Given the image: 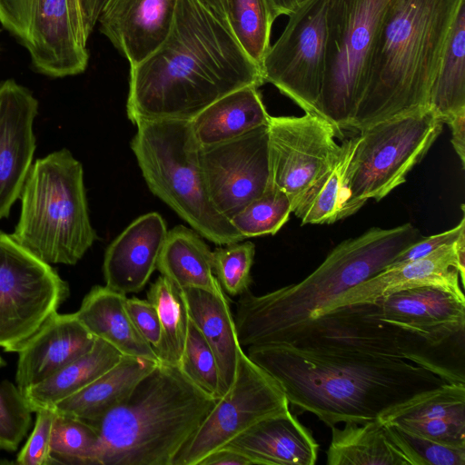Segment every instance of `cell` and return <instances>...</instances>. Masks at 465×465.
Instances as JSON below:
<instances>
[{"instance_id": "obj_1", "label": "cell", "mask_w": 465, "mask_h": 465, "mask_svg": "<svg viewBox=\"0 0 465 465\" xmlns=\"http://www.w3.org/2000/svg\"><path fill=\"white\" fill-rule=\"evenodd\" d=\"M228 23L200 0H178L171 31L145 60L130 67L126 113L141 121H191L245 86L263 84Z\"/></svg>"}, {"instance_id": "obj_2", "label": "cell", "mask_w": 465, "mask_h": 465, "mask_svg": "<svg viewBox=\"0 0 465 465\" xmlns=\"http://www.w3.org/2000/svg\"><path fill=\"white\" fill-rule=\"evenodd\" d=\"M246 354L278 382L289 403L330 427L371 421L446 383L405 360L358 351L272 343L249 346Z\"/></svg>"}, {"instance_id": "obj_3", "label": "cell", "mask_w": 465, "mask_h": 465, "mask_svg": "<svg viewBox=\"0 0 465 465\" xmlns=\"http://www.w3.org/2000/svg\"><path fill=\"white\" fill-rule=\"evenodd\" d=\"M465 0H391L350 128L429 107L449 34Z\"/></svg>"}, {"instance_id": "obj_4", "label": "cell", "mask_w": 465, "mask_h": 465, "mask_svg": "<svg viewBox=\"0 0 465 465\" xmlns=\"http://www.w3.org/2000/svg\"><path fill=\"white\" fill-rule=\"evenodd\" d=\"M422 235L411 223L371 228L338 244L302 281L262 295H240L234 319L242 347L267 344L281 331L325 309L345 291L389 266Z\"/></svg>"}, {"instance_id": "obj_5", "label": "cell", "mask_w": 465, "mask_h": 465, "mask_svg": "<svg viewBox=\"0 0 465 465\" xmlns=\"http://www.w3.org/2000/svg\"><path fill=\"white\" fill-rule=\"evenodd\" d=\"M217 400L178 366L158 362L117 406L90 423L95 465H173Z\"/></svg>"}, {"instance_id": "obj_6", "label": "cell", "mask_w": 465, "mask_h": 465, "mask_svg": "<svg viewBox=\"0 0 465 465\" xmlns=\"http://www.w3.org/2000/svg\"><path fill=\"white\" fill-rule=\"evenodd\" d=\"M272 343L405 360L430 370L446 382L465 383V333L431 332L381 320L366 313L359 303L301 322L267 344Z\"/></svg>"}, {"instance_id": "obj_7", "label": "cell", "mask_w": 465, "mask_h": 465, "mask_svg": "<svg viewBox=\"0 0 465 465\" xmlns=\"http://www.w3.org/2000/svg\"><path fill=\"white\" fill-rule=\"evenodd\" d=\"M20 197V218L10 236L39 260L75 264L96 240L83 166L67 149L31 166Z\"/></svg>"}, {"instance_id": "obj_8", "label": "cell", "mask_w": 465, "mask_h": 465, "mask_svg": "<svg viewBox=\"0 0 465 465\" xmlns=\"http://www.w3.org/2000/svg\"><path fill=\"white\" fill-rule=\"evenodd\" d=\"M131 149L151 192L202 237L218 245L243 241L209 196L189 120L141 121Z\"/></svg>"}, {"instance_id": "obj_9", "label": "cell", "mask_w": 465, "mask_h": 465, "mask_svg": "<svg viewBox=\"0 0 465 465\" xmlns=\"http://www.w3.org/2000/svg\"><path fill=\"white\" fill-rule=\"evenodd\" d=\"M391 0H326L325 63L318 114L350 128L367 84L381 20Z\"/></svg>"}, {"instance_id": "obj_10", "label": "cell", "mask_w": 465, "mask_h": 465, "mask_svg": "<svg viewBox=\"0 0 465 465\" xmlns=\"http://www.w3.org/2000/svg\"><path fill=\"white\" fill-rule=\"evenodd\" d=\"M442 124L428 107L359 131L343 219L355 213L367 201H380L402 184L440 135Z\"/></svg>"}, {"instance_id": "obj_11", "label": "cell", "mask_w": 465, "mask_h": 465, "mask_svg": "<svg viewBox=\"0 0 465 465\" xmlns=\"http://www.w3.org/2000/svg\"><path fill=\"white\" fill-rule=\"evenodd\" d=\"M0 23L50 77L83 73L88 64L79 0H0Z\"/></svg>"}, {"instance_id": "obj_12", "label": "cell", "mask_w": 465, "mask_h": 465, "mask_svg": "<svg viewBox=\"0 0 465 465\" xmlns=\"http://www.w3.org/2000/svg\"><path fill=\"white\" fill-rule=\"evenodd\" d=\"M69 294L46 262L0 232V347L18 352Z\"/></svg>"}, {"instance_id": "obj_13", "label": "cell", "mask_w": 465, "mask_h": 465, "mask_svg": "<svg viewBox=\"0 0 465 465\" xmlns=\"http://www.w3.org/2000/svg\"><path fill=\"white\" fill-rule=\"evenodd\" d=\"M278 382L241 350L234 381L175 457L173 465H199L260 420L286 411Z\"/></svg>"}, {"instance_id": "obj_14", "label": "cell", "mask_w": 465, "mask_h": 465, "mask_svg": "<svg viewBox=\"0 0 465 465\" xmlns=\"http://www.w3.org/2000/svg\"><path fill=\"white\" fill-rule=\"evenodd\" d=\"M287 25L261 65L273 84L305 113L318 114L326 41V0H305L287 15Z\"/></svg>"}, {"instance_id": "obj_15", "label": "cell", "mask_w": 465, "mask_h": 465, "mask_svg": "<svg viewBox=\"0 0 465 465\" xmlns=\"http://www.w3.org/2000/svg\"><path fill=\"white\" fill-rule=\"evenodd\" d=\"M270 185L289 197L292 209L331 164L341 133L319 114L271 116L268 123Z\"/></svg>"}, {"instance_id": "obj_16", "label": "cell", "mask_w": 465, "mask_h": 465, "mask_svg": "<svg viewBox=\"0 0 465 465\" xmlns=\"http://www.w3.org/2000/svg\"><path fill=\"white\" fill-rule=\"evenodd\" d=\"M267 125L200 148L211 201L230 220L270 186Z\"/></svg>"}, {"instance_id": "obj_17", "label": "cell", "mask_w": 465, "mask_h": 465, "mask_svg": "<svg viewBox=\"0 0 465 465\" xmlns=\"http://www.w3.org/2000/svg\"><path fill=\"white\" fill-rule=\"evenodd\" d=\"M38 103L14 80L0 84V219L20 197L35 150Z\"/></svg>"}, {"instance_id": "obj_18", "label": "cell", "mask_w": 465, "mask_h": 465, "mask_svg": "<svg viewBox=\"0 0 465 465\" xmlns=\"http://www.w3.org/2000/svg\"><path fill=\"white\" fill-rule=\"evenodd\" d=\"M178 0H107L100 31L134 66L151 55L173 26Z\"/></svg>"}, {"instance_id": "obj_19", "label": "cell", "mask_w": 465, "mask_h": 465, "mask_svg": "<svg viewBox=\"0 0 465 465\" xmlns=\"http://www.w3.org/2000/svg\"><path fill=\"white\" fill-rule=\"evenodd\" d=\"M464 276L465 265L458 259L455 242L420 259L385 268L345 291L322 313L344 305L372 302L393 292L420 286H437L465 298L460 285Z\"/></svg>"}, {"instance_id": "obj_20", "label": "cell", "mask_w": 465, "mask_h": 465, "mask_svg": "<svg viewBox=\"0 0 465 465\" xmlns=\"http://www.w3.org/2000/svg\"><path fill=\"white\" fill-rule=\"evenodd\" d=\"M167 232L165 221L158 213L134 220L105 251V286L124 295L142 291L156 269Z\"/></svg>"}, {"instance_id": "obj_21", "label": "cell", "mask_w": 465, "mask_h": 465, "mask_svg": "<svg viewBox=\"0 0 465 465\" xmlns=\"http://www.w3.org/2000/svg\"><path fill=\"white\" fill-rule=\"evenodd\" d=\"M380 419L436 442L465 447V383L446 382L415 395Z\"/></svg>"}, {"instance_id": "obj_22", "label": "cell", "mask_w": 465, "mask_h": 465, "mask_svg": "<svg viewBox=\"0 0 465 465\" xmlns=\"http://www.w3.org/2000/svg\"><path fill=\"white\" fill-rule=\"evenodd\" d=\"M95 337L75 313L52 315L18 351L15 382L23 392L91 350Z\"/></svg>"}, {"instance_id": "obj_23", "label": "cell", "mask_w": 465, "mask_h": 465, "mask_svg": "<svg viewBox=\"0 0 465 465\" xmlns=\"http://www.w3.org/2000/svg\"><path fill=\"white\" fill-rule=\"evenodd\" d=\"M359 304L381 320L431 332L465 333V298L437 286L402 290Z\"/></svg>"}, {"instance_id": "obj_24", "label": "cell", "mask_w": 465, "mask_h": 465, "mask_svg": "<svg viewBox=\"0 0 465 465\" xmlns=\"http://www.w3.org/2000/svg\"><path fill=\"white\" fill-rule=\"evenodd\" d=\"M226 446L245 453L255 465H313L319 450L290 410L260 420Z\"/></svg>"}, {"instance_id": "obj_25", "label": "cell", "mask_w": 465, "mask_h": 465, "mask_svg": "<svg viewBox=\"0 0 465 465\" xmlns=\"http://www.w3.org/2000/svg\"><path fill=\"white\" fill-rule=\"evenodd\" d=\"M181 292L189 319L201 331L216 360L221 398L234 381L242 349L228 300L224 292L214 294L197 288H185Z\"/></svg>"}, {"instance_id": "obj_26", "label": "cell", "mask_w": 465, "mask_h": 465, "mask_svg": "<svg viewBox=\"0 0 465 465\" xmlns=\"http://www.w3.org/2000/svg\"><path fill=\"white\" fill-rule=\"evenodd\" d=\"M127 296L96 285L84 296L74 312L83 325L122 355L160 362L153 347L142 337L125 307Z\"/></svg>"}, {"instance_id": "obj_27", "label": "cell", "mask_w": 465, "mask_h": 465, "mask_svg": "<svg viewBox=\"0 0 465 465\" xmlns=\"http://www.w3.org/2000/svg\"><path fill=\"white\" fill-rule=\"evenodd\" d=\"M157 363L123 355L113 368L52 410L58 415L93 423L122 402Z\"/></svg>"}, {"instance_id": "obj_28", "label": "cell", "mask_w": 465, "mask_h": 465, "mask_svg": "<svg viewBox=\"0 0 465 465\" xmlns=\"http://www.w3.org/2000/svg\"><path fill=\"white\" fill-rule=\"evenodd\" d=\"M270 114L257 86H245L216 100L191 120L201 146L223 143L267 125Z\"/></svg>"}, {"instance_id": "obj_29", "label": "cell", "mask_w": 465, "mask_h": 465, "mask_svg": "<svg viewBox=\"0 0 465 465\" xmlns=\"http://www.w3.org/2000/svg\"><path fill=\"white\" fill-rule=\"evenodd\" d=\"M328 465H411L391 426L378 418L364 423L331 427Z\"/></svg>"}, {"instance_id": "obj_30", "label": "cell", "mask_w": 465, "mask_h": 465, "mask_svg": "<svg viewBox=\"0 0 465 465\" xmlns=\"http://www.w3.org/2000/svg\"><path fill=\"white\" fill-rule=\"evenodd\" d=\"M156 269L179 290L223 291L213 272V251L193 229L177 225L167 232Z\"/></svg>"}, {"instance_id": "obj_31", "label": "cell", "mask_w": 465, "mask_h": 465, "mask_svg": "<svg viewBox=\"0 0 465 465\" xmlns=\"http://www.w3.org/2000/svg\"><path fill=\"white\" fill-rule=\"evenodd\" d=\"M122 356L112 345L96 338L86 353L70 361L46 380L24 391L25 400L33 412L53 409L55 404L113 368Z\"/></svg>"}, {"instance_id": "obj_32", "label": "cell", "mask_w": 465, "mask_h": 465, "mask_svg": "<svg viewBox=\"0 0 465 465\" xmlns=\"http://www.w3.org/2000/svg\"><path fill=\"white\" fill-rule=\"evenodd\" d=\"M357 143L358 136H355L341 144L331 164L293 207L292 213L302 224H329L343 219V211L350 196V167Z\"/></svg>"}, {"instance_id": "obj_33", "label": "cell", "mask_w": 465, "mask_h": 465, "mask_svg": "<svg viewBox=\"0 0 465 465\" xmlns=\"http://www.w3.org/2000/svg\"><path fill=\"white\" fill-rule=\"evenodd\" d=\"M429 108L443 124L465 112V1L451 25L430 90Z\"/></svg>"}, {"instance_id": "obj_34", "label": "cell", "mask_w": 465, "mask_h": 465, "mask_svg": "<svg viewBox=\"0 0 465 465\" xmlns=\"http://www.w3.org/2000/svg\"><path fill=\"white\" fill-rule=\"evenodd\" d=\"M146 295L157 311L162 328V341L156 352L159 361L178 366L189 322L182 292L161 275L151 284Z\"/></svg>"}, {"instance_id": "obj_35", "label": "cell", "mask_w": 465, "mask_h": 465, "mask_svg": "<svg viewBox=\"0 0 465 465\" xmlns=\"http://www.w3.org/2000/svg\"><path fill=\"white\" fill-rule=\"evenodd\" d=\"M226 21L245 54L261 69L274 22L267 0H225Z\"/></svg>"}, {"instance_id": "obj_36", "label": "cell", "mask_w": 465, "mask_h": 465, "mask_svg": "<svg viewBox=\"0 0 465 465\" xmlns=\"http://www.w3.org/2000/svg\"><path fill=\"white\" fill-rule=\"evenodd\" d=\"M97 443L98 435L93 425L56 415L51 435L53 464L95 465Z\"/></svg>"}, {"instance_id": "obj_37", "label": "cell", "mask_w": 465, "mask_h": 465, "mask_svg": "<svg viewBox=\"0 0 465 465\" xmlns=\"http://www.w3.org/2000/svg\"><path fill=\"white\" fill-rule=\"evenodd\" d=\"M292 213L287 194L270 185L261 196L232 217L231 223L244 239L273 235L286 223Z\"/></svg>"}, {"instance_id": "obj_38", "label": "cell", "mask_w": 465, "mask_h": 465, "mask_svg": "<svg viewBox=\"0 0 465 465\" xmlns=\"http://www.w3.org/2000/svg\"><path fill=\"white\" fill-rule=\"evenodd\" d=\"M178 367L186 378L206 394L216 400L220 398L216 360L204 337L190 319Z\"/></svg>"}, {"instance_id": "obj_39", "label": "cell", "mask_w": 465, "mask_h": 465, "mask_svg": "<svg viewBox=\"0 0 465 465\" xmlns=\"http://www.w3.org/2000/svg\"><path fill=\"white\" fill-rule=\"evenodd\" d=\"M254 254L252 242L232 243L213 252V272L223 292L237 296L249 291Z\"/></svg>"}, {"instance_id": "obj_40", "label": "cell", "mask_w": 465, "mask_h": 465, "mask_svg": "<svg viewBox=\"0 0 465 465\" xmlns=\"http://www.w3.org/2000/svg\"><path fill=\"white\" fill-rule=\"evenodd\" d=\"M23 392L9 381L0 383V450L15 451L32 423Z\"/></svg>"}, {"instance_id": "obj_41", "label": "cell", "mask_w": 465, "mask_h": 465, "mask_svg": "<svg viewBox=\"0 0 465 465\" xmlns=\"http://www.w3.org/2000/svg\"><path fill=\"white\" fill-rule=\"evenodd\" d=\"M390 425L411 465H465V447L436 442Z\"/></svg>"}, {"instance_id": "obj_42", "label": "cell", "mask_w": 465, "mask_h": 465, "mask_svg": "<svg viewBox=\"0 0 465 465\" xmlns=\"http://www.w3.org/2000/svg\"><path fill=\"white\" fill-rule=\"evenodd\" d=\"M34 429L16 458L20 465H53L52 429L56 412L52 409L37 411Z\"/></svg>"}, {"instance_id": "obj_43", "label": "cell", "mask_w": 465, "mask_h": 465, "mask_svg": "<svg viewBox=\"0 0 465 465\" xmlns=\"http://www.w3.org/2000/svg\"><path fill=\"white\" fill-rule=\"evenodd\" d=\"M125 307L137 331L156 353L162 341V328L155 307L148 300L136 297L126 298Z\"/></svg>"}, {"instance_id": "obj_44", "label": "cell", "mask_w": 465, "mask_h": 465, "mask_svg": "<svg viewBox=\"0 0 465 465\" xmlns=\"http://www.w3.org/2000/svg\"><path fill=\"white\" fill-rule=\"evenodd\" d=\"M462 218L455 227L428 237L422 236L417 242L403 250L394 261L387 267L399 266L427 256L436 249L457 241L460 234L465 231L464 206L462 205ZM386 267V268H387Z\"/></svg>"}, {"instance_id": "obj_45", "label": "cell", "mask_w": 465, "mask_h": 465, "mask_svg": "<svg viewBox=\"0 0 465 465\" xmlns=\"http://www.w3.org/2000/svg\"><path fill=\"white\" fill-rule=\"evenodd\" d=\"M199 465H254V463L245 453L224 446L207 455Z\"/></svg>"}, {"instance_id": "obj_46", "label": "cell", "mask_w": 465, "mask_h": 465, "mask_svg": "<svg viewBox=\"0 0 465 465\" xmlns=\"http://www.w3.org/2000/svg\"><path fill=\"white\" fill-rule=\"evenodd\" d=\"M451 129V143L460 159L462 167L465 163V112L453 116L448 123Z\"/></svg>"}, {"instance_id": "obj_47", "label": "cell", "mask_w": 465, "mask_h": 465, "mask_svg": "<svg viewBox=\"0 0 465 465\" xmlns=\"http://www.w3.org/2000/svg\"><path fill=\"white\" fill-rule=\"evenodd\" d=\"M85 35L89 37L98 18V0H79Z\"/></svg>"}, {"instance_id": "obj_48", "label": "cell", "mask_w": 465, "mask_h": 465, "mask_svg": "<svg viewBox=\"0 0 465 465\" xmlns=\"http://www.w3.org/2000/svg\"><path fill=\"white\" fill-rule=\"evenodd\" d=\"M272 14L276 19L282 15H288L293 12L305 0H267Z\"/></svg>"}, {"instance_id": "obj_49", "label": "cell", "mask_w": 465, "mask_h": 465, "mask_svg": "<svg viewBox=\"0 0 465 465\" xmlns=\"http://www.w3.org/2000/svg\"><path fill=\"white\" fill-rule=\"evenodd\" d=\"M207 7L226 20L225 0H200Z\"/></svg>"}, {"instance_id": "obj_50", "label": "cell", "mask_w": 465, "mask_h": 465, "mask_svg": "<svg viewBox=\"0 0 465 465\" xmlns=\"http://www.w3.org/2000/svg\"><path fill=\"white\" fill-rule=\"evenodd\" d=\"M107 0H98V15Z\"/></svg>"}, {"instance_id": "obj_51", "label": "cell", "mask_w": 465, "mask_h": 465, "mask_svg": "<svg viewBox=\"0 0 465 465\" xmlns=\"http://www.w3.org/2000/svg\"><path fill=\"white\" fill-rule=\"evenodd\" d=\"M5 365V361H3V359L0 357V367Z\"/></svg>"}, {"instance_id": "obj_52", "label": "cell", "mask_w": 465, "mask_h": 465, "mask_svg": "<svg viewBox=\"0 0 465 465\" xmlns=\"http://www.w3.org/2000/svg\"><path fill=\"white\" fill-rule=\"evenodd\" d=\"M0 32H1V29H0Z\"/></svg>"}]
</instances>
